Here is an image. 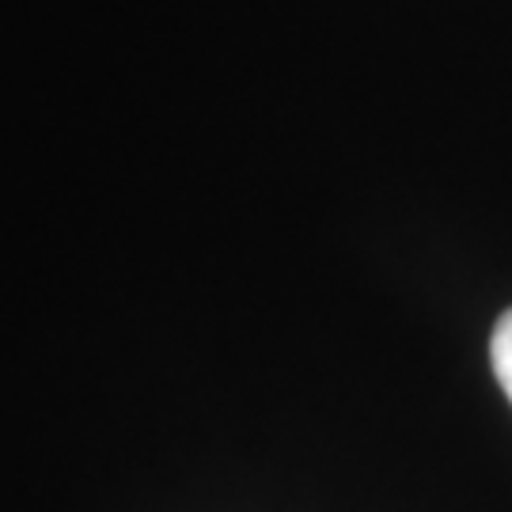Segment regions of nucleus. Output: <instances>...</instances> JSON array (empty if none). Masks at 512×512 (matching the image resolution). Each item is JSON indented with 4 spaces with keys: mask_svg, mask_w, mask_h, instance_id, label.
<instances>
[{
    "mask_svg": "<svg viewBox=\"0 0 512 512\" xmlns=\"http://www.w3.org/2000/svg\"><path fill=\"white\" fill-rule=\"evenodd\" d=\"M490 361H494L497 384L509 395L512 403V311H505L494 327V342H490Z\"/></svg>",
    "mask_w": 512,
    "mask_h": 512,
    "instance_id": "1",
    "label": "nucleus"
}]
</instances>
